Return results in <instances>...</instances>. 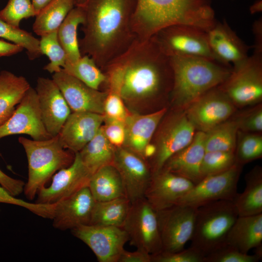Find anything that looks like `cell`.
<instances>
[{
  "label": "cell",
  "instance_id": "cell-1",
  "mask_svg": "<svg viewBox=\"0 0 262 262\" xmlns=\"http://www.w3.org/2000/svg\"><path fill=\"white\" fill-rule=\"evenodd\" d=\"M136 0H86L79 40L82 55L91 57L102 70L125 52L136 38L131 19Z\"/></svg>",
  "mask_w": 262,
  "mask_h": 262
},
{
  "label": "cell",
  "instance_id": "cell-2",
  "mask_svg": "<svg viewBox=\"0 0 262 262\" xmlns=\"http://www.w3.org/2000/svg\"><path fill=\"white\" fill-rule=\"evenodd\" d=\"M112 62L121 67L120 94L124 101L138 102L171 92L173 74L170 58L152 38L144 41L136 39Z\"/></svg>",
  "mask_w": 262,
  "mask_h": 262
},
{
  "label": "cell",
  "instance_id": "cell-3",
  "mask_svg": "<svg viewBox=\"0 0 262 262\" xmlns=\"http://www.w3.org/2000/svg\"><path fill=\"white\" fill-rule=\"evenodd\" d=\"M216 21L211 0H136L131 26L136 39L144 41L172 25H188L207 32Z\"/></svg>",
  "mask_w": 262,
  "mask_h": 262
},
{
  "label": "cell",
  "instance_id": "cell-4",
  "mask_svg": "<svg viewBox=\"0 0 262 262\" xmlns=\"http://www.w3.org/2000/svg\"><path fill=\"white\" fill-rule=\"evenodd\" d=\"M169 58L173 74L170 93L173 101L184 109L207 92L222 84L232 68L204 58Z\"/></svg>",
  "mask_w": 262,
  "mask_h": 262
},
{
  "label": "cell",
  "instance_id": "cell-5",
  "mask_svg": "<svg viewBox=\"0 0 262 262\" xmlns=\"http://www.w3.org/2000/svg\"><path fill=\"white\" fill-rule=\"evenodd\" d=\"M18 142L24 149L28 164L24 194L27 198L33 200L56 171L72 164L75 153L63 147L58 135L40 141L21 136Z\"/></svg>",
  "mask_w": 262,
  "mask_h": 262
},
{
  "label": "cell",
  "instance_id": "cell-6",
  "mask_svg": "<svg viewBox=\"0 0 262 262\" xmlns=\"http://www.w3.org/2000/svg\"><path fill=\"white\" fill-rule=\"evenodd\" d=\"M238 217L233 200H218L199 207L196 210L190 246L204 258L225 243Z\"/></svg>",
  "mask_w": 262,
  "mask_h": 262
},
{
  "label": "cell",
  "instance_id": "cell-7",
  "mask_svg": "<svg viewBox=\"0 0 262 262\" xmlns=\"http://www.w3.org/2000/svg\"><path fill=\"white\" fill-rule=\"evenodd\" d=\"M219 87L235 106L260 102L262 99V54L253 53L232 67L229 76Z\"/></svg>",
  "mask_w": 262,
  "mask_h": 262
},
{
  "label": "cell",
  "instance_id": "cell-8",
  "mask_svg": "<svg viewBox=\"0 0 262 262\" xmlns=\"http://www.w3.org/2000/svg\"><path fill=\"white\" fill-rule=\"evenodd\" d=\"M151 38L169 57H200L217 62L209 46L206 31L196 27L174 25L161 30Z\"/></svg>",
  "mask_w": 262,
  "mask_h": 262
},
{
  "label": "cell",
  "instance_id": "cell-9",
  "mask_svg": "<svg viewBox=\"0 0 262 262\" xmlns=\"http://www.w3.org/2000/svg\"><path fill=\"white\" fill-rule=\"evenodd\" d=\"M122 228L137 249L150 255L162 251L156 211L145 197L131 203Z\"/></svg>",
  "mask_w": 262,
  "mask_h": 262
},
{
  "label": "cell",
  "instance_id": "cell-10",
  "mask_svg": "<svg viewBox=\"0 0 262 262\" xmlns=\"http://www.w3.org/2000/svg\"><path fill=\"white\" fill-rule=\"evenodd\" d=\"M242 167V165L236 163L224 172L204 178L177 205L197 208L215 201L233 200L238 194L237 184Z\"/></svg>",
  "mask_w": 262,
  "mask_h": 262
},
{
  "label": "cell",
  "instance_id": "cell-11",
  "mask_svg": "<svg viewBox=\"0 0 262 262\" xmlns=\"http://www.w3.org/2000/svg\"><path fill=\"white\" fill-rule=\"evenodd\" d=\"M196 209L177 205L156 211L163 251L184 249L192 236Z\"/></svg>",
  "mask_w": 262,
  "mask_h": 262
},
{
  "label": "cell",
  "instance_id": "cell-12",
  "mask_svg": "<svg viewBox=\"0 0 262 262\" xmlns=\"http://www.w3.org/2000/svg\"><path fill=\"white\" fill-rule=\"evenodd\" d=\"M235 110V105L217 86L194 101L184 111L195 129L205 133L228 120Z\"/></svg>",
  "mask_w": 262,
  "mask_h": 262
},
{
  "label": "cell",
  "instance_id": "cell-13",
  "mask_svg": "<svg viewBox=\"0 0 262 262\" xmlns=\"http://www.w3.org/2000/svg\"><path fill=\"white\" fill-rule=\"evenodd\" d=\"M21 134L28 135L34 140L51 138L42 120L36 91L31 86L12 115L0 125V140L7 136Z\"/></svg>",
  "mask_w": 262,
  "mask_h": 262
},
{
  "label": "cell",
  "instance_id": "cell-14",
  "mask_svg": "<svg viewBox=\"0 0 262 262\" xmlns=\"http://www.w3.org/2000/svg\"><path fill=\"white\" fill-rule=\"evenodd\" d=\"M72 233L92 250L99 262H118L129 236L121 227L83 225Z\"/></svg>",
  "mask_w": 262,
  "mask_h": 262
},
{
  "label": "cell",
  "instance_id": "cell-15",
  "mask_svg": "<svg viewBox=\"0 0 262 262\" xmlns=\"http://www.w3.org/2000/svg\"><path fill=\"white\" fill-rule=\"evenodd\" d=\"M195 131L184 111L169 119L162 129L155 145L156 152L149 164L152 175L160 171L171 156L192 142Z\"/></svg>",
  "mask_w": 262,
  "mask_h": 262
},
{
  "label": "cell",
  "instance_id": "cell-16",
  "mask_svg": "<svg viewBox=\"0 0 262 262\" xmlns=\"http://www.w3.org/2000/svg\"><path fill=\"white\" fill-rule=\"evenodd\" d=\"M113 165L118 171L131 203L145 197L152 176L146 160L128 148H115Z\"/></svg>",
  "mask_w": 262,
  "mask_h": 262
},
{
  "label": "cell",
  "instance_id": "cell-17",
  "mask_svg": "<svg viewBox=\"0 0 262 262\" xmlns=\"http://www.w3.org/2000/svg\"><path fill=\"white\" fill-rule=\"evenodd\" d=\"M92 174L82 161L79 152L69 166L61 169L53 177L49 187H41L37 192V203L54 204L87 186Z\"/></svg>",
  "mask_w": 262,
  "mask_h": 262
},
{
  "label": "cell",
  "instance_id": "cell-18",
  "mask_svg": "<svg viewBox=\"0 0 262 262\" xmlns=\"http://www.w3.org/2000/svg\"><path fill=\"white\" fill-rule=\"evenodd\" d=\"M35 90L45 127L51 137L56 136L71 114V109L52 79L39 77Z\"/></svg>",
  "mask_w": 262,
  "mask_h": 262
},
{
  "label": "cell",
  "instance_id": "cell-19",
  "mask_svg": "<svg viewBox=\"0 0 262 262\" xmlns=\"http://www.w3.org/2000/svg\"><path fill=\"white\" fill-rule=\"evenodd\" d=\"M52 79L73 112H87L104 115L107 91L91 88L62 69L53 73Z\"/></svg>",
  "mask_w": 262,
  "mask_h": 262
},
{
  "label": "cell",
  "instance_id": "cell-20",
  "mask_svg": "<svg viewBox=\"0 0 262 262\" xmlns=\"http://www.w3.org/2000/svg\"><path fill=\"white\" fill-rule=\"evenodd\" d=\"M206 33L209 46L218 63L230 67L248 57L250 47L241 39L226 20H216Z\"/></svg>",
  "mask_w": 262,
  "mask_h": 262
},
{
  "label": "cell",
  "instance_id": "cell-21",
  "mask_svg": "<svg viewBox=\"0 0 262 262\" xmlns=\"http://www.w3.org/2000/svg\"><path fill=\"white\" fill-rule=\"evenodd\" d=\"M95 203L87 186L55 203L51 217L53 227L60 230H71L89 224Z\"/></svg>",
  "mask_w": 262,
  "mask_h": 262
},
{
  "label": "cell",
  "instance_id": "cell-22",
  "mask_svg": "<svg viewBox=\"0 0 262 262\" xmlns=\"http://www.w3.org/2000/svg\"><path fill=\"white\" fill-rule=\"evenodd\" d=\"M194 184L186 179L161 169L152 175L145 197L156 211L176 205Z\"/></svg>",
  "mask_w": 262,
  "mask_h": 262
},
{
  "label": "cell",
  "instance_id": "cell-23",
  "mask_svg": "<svg viewBox=\"0 0 262 262\" xmlns=\"http://www.w3.org/2000/svg\"><path fill=\"white\" fill-rule=\"evenodd\" d=\"M104 119L101 114L72 112L58 134L60 143L65 149L80 152L97 134Z\"/></svg>",
  "mask_w": 262,
  "mask_h": 262
},
{
  "label": "cell",
  "instance_id": "cell-24",
  "mask_svg": "<svg viewBox=\"0 0 262 262\" xmlns=\"http://www.w3.org/2000/svg\"><path fill=\"white\" fill-rule=\"evenodd\" d=\"M205 133L196 132L192 142L186 147L171 156L162 169L183 177L194 185L202 179L201 165L205 149Z\"/></svg>",
  "mask_w": 262,
  "mask_h": 262
},
{
  "label": "cell",
  "instance_id": "cell-25",
  "mask_svg": "<svg viewBox=\"0 0 262 262\" xmlns=\"http://www.w3.org/2000/svg\"><path fill=\"white\" fill-rule=\"evenodd\" d=\"M166 112V109L163 108L146 115L129 113L124 122L126 137L123 147L143 157L144 148L150 143Z\"/></svg>",
  "mask_w": 262,
  "mask_h": 262
},
{
  "label": "cell",
  "instance_id": "cell-26",
  "mask_svg": "<svg viewBox=\"0 0 262 262\" xmlns=\"http://www.w3.org/2000/svg\"><path fill=\"white\" fill-rule=\"evenodd\" d=\"M262 213L238 216L229 229L225 243L244 253L262 246Z\"/></svg>",
  "mask_w": 262,
  "mask_h": 262
},
{
  "label": "cell",
  "instance_id": "cell-27",
  "mask_svg": "<svg viewBox=\"0 0 262 262\" xmlns=\"http://www.w3.org/2000/svg\"><path fill=\"white\" fill-rule=\"evenodd\" d=\"M30 86L27 79L22 76L7 70L0 72V125L12 115Z\"/></svg>",
  "mask_w": 262,
  "mask_h": 262
},
{
  "label": "cell",
  "instance_id": "cell-28",
  "mask_svg": "<svg viewBox=\"0 0 262 262\" xmlns=\"http://www.w3.org/2000/svg\"><path fill=\"white\" fill-rule=\"evenodd\" d=\"M88 187L95 201L126 196L120 175L113 164L103 166L94 173Z\"/></svg>",
  "mask_w": 262,
  "mask_h": 262
},
{
  "label": "cell",
  "instance_id": "cell-29",
  "mask_svg": "<svg viewBox=\"0 0 262 262\" xmlns=\"http://www.w3.org/2000/svg\"><path fill=\"white\" fill-rule=\"evenodd\" d=\"M246 187L233 200L238 216L262 213V169L256 166L245 177Z\"/></svg>",
  "mask_w": 262,
  "mask_h": 262
},
{
  "label": "cell",
  "instance_id": "cell-30",
  "mask_svg": "<svg viewBox=\"0 0 262 262\" xmlns=\"http://www.w3.org/2000/svg\"><path fill=\"white\" fill-rule=\"evenodd\" d=\"M115 150V147L105 136L101 126L79 153L85 167L93 174L103 166L113 164Z\"/></svg>",
  "mask_w": 262,
  "mask_h": 262
},
{
  "label": "cell",
  "instance_id": "cell-31",
  "mask_svg": "<svg viewBox=\"0 0 262 262\" xmlns=\"http://www.w3.org/2000/svg\"><path fill=\"white\" fill-rule=\"evenodd\" d=\"M84 19L83 7L75 6L57 30L59 41L66 55V62H74L82 56L77 31L78 27L83 23Z\"/></svg>",
  "mask_w": 262,
  "mask_h": 262
},
{
  "label": "cell",
  "instance_id": "cell-32",
  "mask_svg": "<svg viewBox=\"0 0 262 262\" xmlns=\"http://www.w3.org/2000/svg\"><path fill=\"white\" fill-rule=\"evenodd\" d=\"M131 205L126 196L95 201L89 224L122 227Z\"/></svg>",
  "mask_w": 262,
  "mask_h": 262
},
{
  "label": "cell",
  "instance_id": "cell-33",
  "mask_svg": "<svg viewBox=\"0 0 262 262\" xmlns=\"http://www.w3.org/2000/svg\"><path fill=\"white\" fill-rule=\"evenodd\" d=\"M75 6V0H52L35 16L33 32L41 36L57 30Z\"/></svg>",
  "mask_w": 262,
  "mask_h": 262
},
{
  "label": "cell",
  "instance_id": "cell-34",
  "mask_svg": "<svg viewBox=\"0 0 262 262\" xmlns=\"http://www.w3.org/2000/svg\"><path fill=\"white\" fill-rule=\"evenodd\" d=\"M62 70L77 78L87 85L99 90L100 86L106 83L107 76L90 56L84 55L73 63L66 62Z\"/></svg>",
  "mask_w": 262,
  "mask_h": 262
},
{
  "label": "cell",
  "instance_id": "cell-35",
  "mask_svg": "<svg viewBox=\"0 0 262 262\" xmlns=\"http://www.w3.org/2000/svg\"><path fill=\"white\" fill-rule=\"evenodd\" d=\"M238 131L235 120H227L205 132V152H235Z\"/></svg>",
  "mask_w": 262,
  "mask_h": 262
},
{
  "label": "cell",
  "instance_id": "cell-36",
  "mask_svg": "<svg viewBox=\"0 0 262 262\" xmlns=\"http://www.w3.org/2000/svg\"><path fill=\"white\" fill-rule=\"evenodd\" d=\"M0 37L26 49L29 58L34 60L42 55L39 40L19 27L10 24L0 18Z\"/></svg>",
  "mask_w": 262,
  "mask_h": 262
},
{
  "label": "cell",
  "instance_id": "cell-37",
  "mask_svg": "<svg viewBox=\"0 0 262 262\" xmlns=\"http://www.w3.org/2000/svg\"><path fill=\"white\" fill-rule=\"evenodd\" d=\"M39 48L42 55H46L50 61L44 67V69L53 74L60 71L67 58L66 52L59 41L57 30L41 36Z\"/></svg>",
  "mask_w": 262,
  "mask_h": 262
},
{
  "label": "cell",
  "instance_id": "cell-38",
  "mask_svg": "<svg viewBox=\"0 0 262 262\" xmlns=\"http://www.w3.org/2000/svg\"><path fill=\"white\" fill-rule=\"evenodd\" d=\"M239 139L235 151L236 163L243 164L262 156V136L257 133L245 132Z\"/></svg>",
  "mask_w": 262,
  "mask_h": 262
},
{
  "label": "cell",
  "instance_id": "cell-39",
  "mask_svg": "<svg viewBox=\"0 0 262 262\" xmlns=\"http://www.w3.org/2000/svg\"><path fill=\"white\" fill-rule=\"evenodd\" d=\"M236 163L234 152L206 151L201 165L202 178L224 172Z\"/></svg>",
  "mask_w": 262,
  "mask_h": 262
},
{
  "label": "cell",
  "instance_id": "cell-40",
  "mask_svg": "<svg viewBox=\"0 0 262 262\" xmlns=\"http://www.w3.org/2000/svg\"><path fill=\"white\" fill-rule=\"evenodd\" d=\"M36 15L31 0H9L0 11V18L2 20L17 27H19L22 19Z\"/></svg>",
  "mask_w": 262,
  "mask_h": 262
},
{
  "label": "cell",
  "instance_id": "cell-41",
  "mask_svg": "<svg viewBox=\"0 0 262 262\" xmlns=\"http://www.w3.org/2000/svg\"><path fill=\"white\" fill-rule=\"evenodd\" d=\"M261 259L262 257L255 253H244L224 243L204 257L203 262H257Z\"/></svg>",
  "mask_w": 262,
  "mask_h": 262
},
{
  "label": "cell",
  "instance_id": "cell-42",
  "mask_svg": "<svg viewBox=\"0 0 262 262\" xmlns=\"http://www.w3.org/2000/svg\"><path fill=\"white\" fill-rule=\"evenodd\" d=\"M151 262H203L204 256L190 246L178 252L161 251L150 255Z\"/></svg>",
  "mask_w": 262,
  "mask_h": 262
},
{
  "label": "cell",
  "instance_id": "cell-43",
  "mask_svg": "<svg viewBox=\"0 0 262 262\" xmlns=\"http://www.w3.org/2000/svg\"><path fill=\"white\" fill-rule=\"evenodd\" d=\"M239 131L258 133L262 131V107L261 104L240 115L235 119Z\"/></svg>",
  "mask_w": 262,
  "mask_h": 262
},
{
  "label": "cell",
  "instance_id": "cell-44",
  "mask_svg": "<svg viewBox=\"0 0 262 262\" xmlns=\"http://www.w3.org/2000/svg\"><path fill=\"white\" fill-rule=\"evenodd\" d=\"M103 123L102 128L109 142L115 148L123 147L126 137L124 122L104 117Z\"/></svg>",
  "mask_w": 262,
  "mask_h": 262
},
{
  "label": "cell",
  "instance_id": "cell-45",
  "mask_svg": "<svg viewBox=\"0 0 262 262\" xmlns=\"http://www.w3.org/2000/svg\"><path fill=\"white\" fill-rule=\"evenodd\" d=\"M0 186L10 195L15 196L23 192L25 183L22 180L9 177L0 169Z\"/></svg>",
  "mask_w": 262,
  "mask_h": 262
},
{
  "label": "cell",
  "instance_id": "cell-46",
  "mask_svg": "<svg viewBox=\"0 0 262 262\" xmlns=\"http://www.w3.org/2000/svg\"><path fill=\"white\" fill-rule=\"evenodd\" d=\"M118 262H151L150 254L141 250L131 252L124 249Z\"/></svg>",
  "mask_w": 262,
  "mask_h": 262
},
{
  "label": "cell",
  "instance_id": "cell-47",
  "mask_svg": "<svg viewBox=\"0 0 262 262\" xmlns=\"http://www.w3.org/2000/svg\"><path fill=\"white\" fill-rule=\"evenodd\" d=\"M252 33L254 36V43L252 46L253 53L262 54V18L254 21L252 25Z\"/></svg>",
  "mask_w": 262,
  "mask_h": 262
},
{
  "label": "cell",
  "instance_id": "cell-48",
  "mask_svg": "<svg viewBox=\"0 0 262 262\" xmlns=\"http://www.w3.org/2000/svg\"><path fill=\"white\" fill-rule=\"evenodd\" d=\"M23 50V49L18 45L0 40V57L10 56Z\"/></svg>",
  "mask_w": 262,
  "mask_h": 262
},
{
  "label": "cell",
  "instance_id": "cell-49",
  "mask_svg": "<svg viewBox=\"0 0 262 262\" xmlns=\"http://www.w3.org/2000/svg\"><path fill=\"white\" fill-rule=\"evenodd\" d=\"M156 152V145L149 143L147 144L144 148L142 156L146 160L151 159L155 155Z\"/></svg>",
  "mask_w": 262,
  "mask_h": 262
},
{
  "label": "cell",
  "instance_id": "cell-50",
  "mask_svg": "<svg viewBox=\"0 0 262 262\" xmlns=\"http://www.w3.org/2000/svg\"><path fill=\"white\" fill-rule=\"evenodd\" d=\"M36 15L52 0H31Z\"/></svg>",
  "mask_w": 262,
  "mask_h": 262
},
{
  "label": "cell",
  "instance_id": "cell-51",
  "mask_svg": "<svg viewBox=\"0 0 262 262\" xmlns=\"http://www.w3.org/2000/svg\"><path fill=\"white\" fill-rule=\"evenodd\" d=\"M249 11L251 15L262 12V0H256L249 7Z\"/></svg>",
  "mask_w": 262,
  "mask_h": 262
},
{
  "label": "cell",
  "instance_id": "cell-52",
  "mask_svg": "<svg viewBox=\"0 0 262 262\" xmlns=\"http://www.w3.org/2000/svg\"><path fill=\"white\" fill-rule=\"evenodd\" d=\"M86 0H75V6H82Z\"/></svg>",
  "mask_w": 262,
  "mask_h": 262
}]
</instances>
